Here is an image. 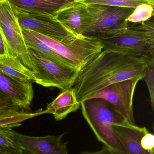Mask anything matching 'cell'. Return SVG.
Segmentation results:
<instances>
[{
    "mask_svg": "<svg viewBox=\"0 0 154 154\" xmlns=\"http://www.w3.org/2000/svg\"><path fill=\"white\" fill-rule=\"evenodd\" d=\"M143 57L103 49L79 72L73 88L80 103L109 85L120 81L142 78L148 63Z\"/></svg>",
    "mask_w": 154,
    "mask_h": 154,
    "instance_id": "1",
    "label": "cell"
},
{
    "mask_svg": "<svg viewBox=\"0 0 154 154\" xmlns=\"http://www.w3.org/2000/svg\"><path fill=\"white\" fill-rule=\"evenodd\" d=\"M83 117L97 139L116 154H129L114 133L112 125L124 121L110 103L102 98L80 103Z\"/></svg>",
    "mask_w": 154,
    "mask_h": 154,
    "instance_id": "2",
    "label": "cell"
},
{
    "mask_svg": "<svg viewBox=\"0 0 154 154\" xmlns=\"http://www.w3.org/2000/svg\"><path fill=\"white\" fill-rule=\"evenodd\" d=\"M103 49L128 53L154 60V16L143 22H128L125 31L110 38L99 40Z\"/></svg>",
    "mask_w": 154,
    "mask_h": 154,
    "instance_id": "3",
    "label": "cell"
},
{
    "mask_svg": "<svg viewBox=\"0 0 154 154\" xmlns=\"http://www.w3.org/2000/svg\"><path fill=\"white\" fill-rule=\"evenodd\" d=\"M87 5L93 20L90 28L83 35L98 40L123 33L128 25L127 18L135 10L94 4Z\"/></svg>",
    "mask_w": 154,
    "mask_h": 154,
    "instance_id": "4",
    "label": "cell"
},
{
    "mask_svg": "<svg viewBox=\"0 0 154 154\" xmlns=\"http://www.w3.org/2000/svg\"><path fill=\"white\" fill-rule=\"evenodd\" d=\"M28 48L33 67V82L44 87H56L61 91L72 88L79 69L57 64L33 49Z\"/></svg>",
    "mask_w": 154,
    "mask_h": 154,
    "instance_id": "5",
    "label": "cell"
},
{
    "mask_svg": "<svg viewBox=\"0 0 154 154\" xmlns=\"http://www.w3.org/2000/svg\"><path fill=\"white\" fill-rule=\"evenodd\" d=\"M0 32L7 48V53L17 58L33 71V67L21 28L8 0L0 1Z\"/></svg>",
    "mask_w": 154,
    "mask_h": 154,
    "instance_id": "6",
    "label": "cell"
},
{
    "mask_svg": "<svg viewBox=\"0 0 154 154\" xmlns=\"http://www.w3.org/2000/svg\"><path fill=\"white\" fill-rule=\"evenodd\" d=\"M143 79L139 77L114 83L101 90L89 99L102 98L107 100L115 107L124 121L130 125H136L133 99L137 83Z\"/></svg>",
    "mask_w": 154,
    "mask_h": 154,
    "instance_id": "7",
    "label": "cell"
},
{
    "mask_svg": "<svg viewBox=\"0 0 154 154\" xmlns=\"http://www.w3.org/2000/svg\"><path fill=\"white\" fill-rule=\"evenodd\" d=\"M11 5L22 29L61 41L82 36L75 34L54 17L28 12Z\"/></svg>",
    "mask_w": 154,
    "mask_h": 154,
    "instance_id": "8",
    "label": "cell"
},
{
    "mask_svg": "<svg viewBox=\"0 0 154 154\" xmlns=\"http://www.w3.org/2000/svg\"><path fill=\"white\" fill-rule=\"evenodd\" d=\"M55 19L78 35H83L92 24V14L87 4L71 1L55 14Z\"/></svg>",
    "mask_w": 154,
    "mask_h": 154,
    "instance_id": "9",
    "label": "cell"
},
{
    "mask_svg": "<svg viewBox=\"0 0 154 154\" xmlns=\"http://www.w3.org/2000/svg\"><path fill=\"white\" fill-rule=\"evenodd\" d=\"M66 133L60 135H25L13 129L12 135L23 151L32 154H68L67 143H62Z\"/></svg>",
    "mask_w": 154,
    "mask_h": 154,
    "instance_id": "10",
    "label": "cell"
},
{
    "mask_svg": "<svg viewBox=\"0 0 154 154\" xmlns=\"http://www.w3.org/2000/svg\"><path fill=\"white\" fill-rule=\"evenodd\" d=\"M0 90L10 99L13 106L20 109L29 108L33 98L31 82L19 81L1 72Z\"/></svg>",
    "mask_w": 154,
    "mask_h": 154,
    "instance_id": "11",
    "label": "cell"
},
{
    "mask_svg": "<svg viewBox=\"0 0 154 154\" xmlns=\"http://www.w3.org/2000/svg\"><path fill=\"white\" fill-rule=\"evenodd\" d=\"M113 131L129 154H154L143 149L141 139L148 132L147 128L139 127L123 121L112 125Z\"/></svg>",
    "mask_w": 154,
    "mask_h": 154,
    "instance_id": "12",
    "label": "cell"
},
{
    "mask_svg": "<svg viewBox=\"0 0 154 154\" xmlns=\"http://www.w3.org/2000/svg\"><path fill=\"white\" fill-rule=\"evenodd\" d=\"M80 103L78 101L73 88L62 91L61 93L42 111V114H52L57 121L65 119L68 115L80 109Z\"/></svg>",
    "mask_w": 154,
    "mask_h": 154,
    "instance_id": "13",
    "label": "cell"
},
{
    "mask_svg": "<svg viewBox=\"0 0 154 154\" xmlns=\"http://www.w3.org/2000/svg\"><path fill=\"white\" fill-rule=\"evenodd\" d=\"M13 6L28 12L55 17L60 8L70 0H8Z\"/></svg>",
    "mask_w": 154,
    "mask_h": 154,
    "instance_id": "14",
    "label": "cell"
},
{
    "mask_svg": "<svg viewBox=\"0 0 154 154\" xmlns=\"http://www.w3.org/2000/svg\"><path fill=\"white\" fill-rule=\"evenodd\" d=\"M0 72L22 82L34 81L33 71L10 53L0 55Z\"/></svg>",
    "mask_w": 154,
    "mask_h": 154,
    "instance_id": "15",
    "label": "cell"
},
{
    "mask_svg": "<svg viewBox=\"0 0 154 154\" xmlns=\"http://www.w3.org/2000/svg\"><path fill=\"white\" fill-rule=\"evenodd\" d=\"M21 29L24 42L28 48L33 49L43 57L55 63L66 66L75 68L66 59L53 50L49 45L35 37L31 31L22 28Z\"/></svg>",
    "mask_w": 154,
    "mask_h": 154,
    "instance_id": "16",
    "label": "cell"
},
{
    "mask_svg": "<svg viewBox=\"0 0 154 154\" xmlns=\"http://www.w3.org/2000/svg\"><path fill=\"white\" fill-rule=\"evenodd\" d=\"M15 107L0 109V127L14 128L21 125L25 120L42 114V111L28 113Z\"/></svg>",
    "mask_w": 154,
    "mask_h": 154,
    "instance_id": "17",
    "label": "cell"
},
{
    "mask_svg": "<svg viewBox=\"0 0 154 154\" xmlns=\"http://www.w3.org/2000/svg\"><path fill=\"white\" fill-rule=\"evenodd\" d=\"M80 2L86 4H94L134 9L143 4H146L154 6V0H82Z\"/></svg>",
    "mask_w": 154,
    "mask_h": 154,
    "instance_id": "18",
    "label": "cell"
},
{
    "mask_svg": "<svg viewBox=\"0 0 154 154\" xmlns=\"http://www.w3.org/2000/svg\"><path fill=\"white\" fill-rule=\"evenodd\" d=\"M153 5L146 4L140 5L135 9L133 13L127 18V21L130 22L137 23L143 22L153 17Z\"/></svg>",
    "mask_w": 154,
    "mask_h": 154,
    "instance_id": "19",
    "label": "cell"
},
{
    "mask_svg": "<svg viewBox=\"0 0 154 154\" xmlns=\"http://www.w3.org/2000/svg\"><path fill=\"white\" fill-rule=\"evenodd\" d=\"M13 128L0 127V147L23 152L12 135Z\"/></svg>",
    "mask_w": 154,
    "mask_h": 154,
    "instance_id": "20",
    "label": "cell"
},
{
    "mask_svg": "<svg viewBox=\"0 0 154 154\" xmlns=\"http://www.w3.org/2000/svg\"><path fill=\"white\" fill-rule=\"evenodd\" d=\"M143 79L145 81L148 87L152 108L154 109V62L148 63Z\"/></svg>",
    "mask_w": 154,
    "mask_h": 154,
    "instance_id": "21",
    "label": "cell"
},
{
    "mask_svg": "<svg viewBox=\"0 0 154 154\" xmlns=\"http://www.w3.org/2000/svg\"><path fill=\"white\" fill-rule=\"evenodd\" d=\"M141 145L146 151L154 153V136L148 131L142 137Z\"/></svg>",
    "mask_w": 154,
    "mask_h": 154,
    "instance_id": "22",
    "label": "cell"
},
{
    "mask_svg": "<svg viewBox=\"0 0 154 154\" xmlns=\"http://www.w3.org/2000/svg\"><path fill=\"white\" fill-rule=\"evenodd\" d=\"M14 107L10 99L0 90V109Z\"/></svg>",
    "mask_w": 154,
    "mask_h": 154,
    "instance_id": "23",
    "label": "cell"
},
{
    "mask_svg": "<svg viewBox=\"0 0 154 154\" xmlns=\"http://www.w3.org/2000/svg\"><path fill=\"white\" fill-rule=\"evenodd\" d=\"M79 154H116L113 151L104 145L102 149L96 152H84Z\"/></svg>",
    "mask_w": 154,
    "mask_h": 154,
    "instance_id": "24",
    "label": "cell"
},
{
    "mask_svg": "<svg viewBox=\"0 0 154 154\" xmlns=\"http://www.w3.org/2000/svg\"><path fill=\"white\" fill-rule=\"evenodd\" d=\"M0 154H24L23 152L0 147Z\"/></svg>",
    "mask_w": 154,
    "mask_h": 154,
    "instance_id": "25",
    "label": "cell"
},
{
    "mask_svg": "<svg viewBox=\"0 0 154 154\" xmlns=\"http://www.w3.org/2000/svg\"><path fill=\"white\" fill-rule=\"evenodd\" d=\"M7 53V48L0 32V55H4Z\"/></svg>",
    "mask_w": 154,
    "mask_h": 154,
    "instance_id": "26",
    "label": "cell"
},
{
    "mask_svg": "<svg viewBox=\"0 0 154 154\" xmlns=\"http://www.w3.org/2000/svg\"><path fill=\"white\" fill-rule=\"evenodd\" d=\"M23 152L24 154H32L30 153L27 152H24V151H23Z\"/></svg>",
    "mask_w": 154,
    "mask_h": 154,
    "instance_id": "27",
    "label": "cell"
},
{
    "mask_svg": "<svg viewBox=\"0 0 154 154\" xmlns=\"http://www.w3.org/2000/svg\"><path fill=\"white\" fill-rule=\"evenodd\" d=\"M70 1H76V2H80V1H82V0H70Z\"/></svg>",
    "mask_w": 154,
    "mask_h": 154,
    "instance_id": "28",
    "label": "cell"
},
{
    "mask_svg": "<svg viewBox=\"0 0 154 154\" xmlns=\"http://www.w3.org/2000/svg\"><path fill=\"white\" fill-rule=\"evenodd\" d=\"M2 1V0H0V1Z\"/></svg>",
    "mask_w": 154,
    "mask_h": 154,
    "instance_id": "29",
    "label": "cell"
},
{
    "mask_svg": "<svg viewBox=\"0 0 154 154\" xmlns=\"http://www.w3.org/2000/svg\"><path fill=\"white\" fill-rule=\"evenodd\" d=\"M2 1H3V0H2Z\"/></svg>",
    "mask_w": 154,
    "mask_h": 154,
    "instance_id": "30",
    "label": "cell"
}]
</instances>
